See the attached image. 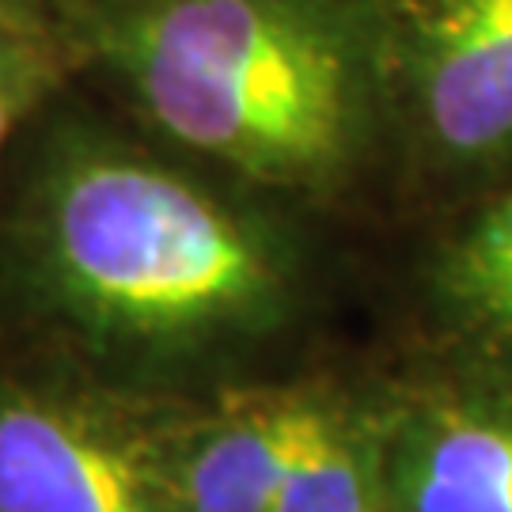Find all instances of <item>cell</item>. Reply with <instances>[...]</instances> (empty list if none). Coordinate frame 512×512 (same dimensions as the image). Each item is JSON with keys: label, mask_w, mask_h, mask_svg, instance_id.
Instances as JSON below:
<instances>
[{"label": "cell", "mask_w": 512, "mask_h": 512, "mask_svg": "<svg viewBox=\"0 0 512 512\" xmlns=\"http://www.w3.org/2000/svg\"><path fill=\"white\" fill-rule=\"evenodd\" d=\"M19 232L46 311L129 376L243 357L304 296L300 255L266 213L95 129L57 133Z\"/></svg>", "instance_id": "1"}, {"label": "cell", "mask_w": 512, "mask_h": 512, "mask_svg": "<svg viewBox=\"0 0 512 512\" xmlns=\"http://www.w3.org/2000/svg\"><path fill=\"white\" fill-rule=\"evenodd\" d=\"M76 31L160 133L266 190L342 194L395 118L380 0H80Z\"/></svg>", "instance_id": "2"}, {"label": "cell", "mask_w": 512, "mask_h": 512, "mask_svg": "<svg viewBox=\"0 0 512 512\" xmlns=\"http://www.w3.org/2000/svg\"><path fill=\"white\" fill-rule=\"evenodd\" d=\"M391 114L433 171L512 160V0H380Z\"/></svg>", "instance_id": "3"}, {"label": "cell", "mask_w": 512, "mask_h": 512, "mask_svg": "<svg viewBox=\"0 0 512 512\" xmlns=\"http://www.w3.org/2000/svg\"><path fill=\"white\" fill-rule=\"evenodd\" d=\"M0 512H175L171 433L92 395L0 380Z\"/></svg>", "instance_id": "4"}, {"label": "cell", "mask_w": 512, "mask_h": 512, "mask_svg": "<svg viewBox=\"0 0 512 512\" xmlns=\"http://www.w3.org/2000/svg\"><path fill=\"white\" fill-rule=\"evenodd\" d=\"M391 512H512V395L429 391L391 406Z\"/></svg>", "instance_id": "5"}, {"label": "cell", "mask_w": 512, "mask_h": 512, "mask_svg": "<svg viewBox=\"0 0 512 512\" xmlns=\"http://www.w3.org/2000/svg\"><path fill=\"white\" fill-rule=\"evenodd\" d=\"M330 395L251 391L171 433L175 512H270Z\"/></svg>", "instance_id": "6"}, {"label": "cell", "mask_w": 512, "mask_h": 512, "mask_svg": "<svg viewBox=\"0 0 512 512\" xmlns=\"http://www.w3.org/2000/svg\"><path fill=\"white\" fill-rule=\"evenodd\" d=\"M425 296L463 365L512 395V183L440 243Z\"/></svg>", "instance_id": "7"}, {"label": "cell", "mask_w": 512, "mask_h": 512, "mask_svg": "<svg viewBox=\"0 0 512 512\" xmlns=\"http://www.w3.org/2000/svg\"><path fill=\"white\" fill-rule=\"evenodd\" d=\"M391 406L327 399L270 512H391Z\"/></svg>", "instance_id": "8"}, {"label": "cell", "mask_w": 512, "mask_h": 512, "mask_svg": "<svg viewBox=\"0 0 512 512\" xmlns=\"http://www.w3.org/2000/svg\"><path fill=\"white\" fill-rule=\"evenodd\" d=\"M50 84L46 54L16 27L0 23V152Z\"/></svg>", "instance_id": "9"}]
</instances>
